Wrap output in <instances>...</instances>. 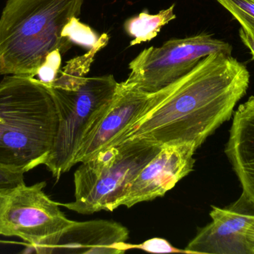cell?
<instances>
[{"label":"cell","mask_w":254,"mask_h":254,"mask_svg":"<svg viewBox=\"0 0 254 254\" xmlns=\"http://www.w3.org/2000/svg\"><path fill=\"white\" fill-rule=\"evenodd\" d=\"M250 78L246 66L232 55H209L183 77L151 94L143 113L114 145L139 138L160 146L190 143L198 149L233 117Z\"/></svg>","instance_id":"6da1fadb"},{"label":"cell","mask_w":254,"mask_h":254,"mask_svg":"<svg viewBox=\"0 0 254 254\" xmlns=\"http://www.w3.org/2000/svg\"><path fill=\"white\" fill-rule=\"evenodd\" d=\"M58 124L53 97L41 81L5 76L0 82V164L24 173L43 165Z\"/></svg>","instance_id":"7a4b0ae2"},{"label":"cell","mask_w":254,"mask_h":254,"mask_svg":"<svg viewBox=\"0 0 254 254\" xmlns=\"http://www.w3.org/2000/svg\"><path fill=\"white\" fill-rule=\"evenodd\" d=\"M84 0H7L0 16V75L34 78L49 54L73 43L63 35Z\"/></svg>","instance_id":"3957f363"},{"label":"cell","mask_w":254,"mask_h":254,"mask_svg":"<svg viewBox=\"0 0 254 254\" xmlns=\"http://www.w3.org/2000/svg\"><path fill=\"white\" fill-rule=\"evenodd\" d=\"M161 148L153 142L134 138L101 151L77 169L75 199L61 206L83 215L114 211L121 207L136 176Z\"/></svg>","instance_id":"277c9868"},{"label":"cell","mask_w":254,"mask_h":254,"mask_svg":"<svg viewBox=\"0 0 254 254\" xmlns=\"http://www.w3.org/2000/svg\"><path fill=\"white\" fill-rule=\"evenodd\" d=\"M119 83L113 75L85 77L74 89L49 86L59 124L43 165L57 180L75 165L79 148L92 125L111 103Z\"/></svg>","instance_id":"5b68a950"},{"label":"cell","mask_w":254,"mask_h":254,"mask_svg":"<svg viewBox=\"0 0 254 254\" xmlns=\"http://www.w3.org/2000/svg\"><path fill=\"white\" fill-rule=\"evenodd\" d=\"M232 52V45L205 32L172 38L161 46L140 52L128 64L130 73L125 82L146 93H155L183 77L209 55Z\"/></svg>","instance_id":"8992f818"},{"label":"cell","mask_w":254,"mask_h":254,"mask_svg":"<svg viewBox=\"0 0 254 254\" xmlns=\"http://www.w3.org/2000/svg\"><path fill=\"white\" fill-rule=\"evenodd\" d=\"M46 186V182L24 183L0 195V235L18 237L37 254L74 222L45 193Z\"/></svg>","instance_id":"52a82bcc"},{"label":"cell","mask_w":254,"mask_h":254,"mask_svg":"<svg viewBox=\"0 0 254 254\" xmlns=\"http://www.w3.org/2000/svg\"><path fill=\"white\" fill-rule=\"evenodd\" d=\"M210 216L211 222L190 242L186 254H251L246 234L254 219V207L245 195L227 207L212 206Z\"/></svg>","instance_id":"ba28073f"},{"label":"cell","mask_w":254,"mask_h":254,"mask_svg":"<svg viewBox=\"0 0 254 254\" xmlns=\"http://www.w3.org/2000/svg\"><path fill=\"white\" fill-rule=\"evenodd\" d=\"M196 150L190 143L162 146L136 176L121 206L130 208L164 196L193 171Z\"/></svg>","instance_id":"9c48e42d"},{"label":"cell","mask_w":254,"mask_h":254,"mask_svg":"<svg viewBox=\"0 0 254 254\" xmlns=\"http://www.w3.org/2000/svg\"><path fill=\"white\" fill-rule=\"evenodd\" d=\"M150 95L125 82L119 83L111 103L86 133L76 155L75 165L113 146L143 113Z\"/></svg>","instance_id":"30bf717a"},{"label":"cell","mask_w":254,"mask_h":254,"mask_svg":"<svg viewBox=\"0 0 254 254\" xmlns=\"http://www.w3.org/2000/svg\"><path fill=\"white\" fill-rule=\"evenodd\" d=\"M128 238V229L117 222L74 221L41 254H125L133 249L127 244Z\"/></svg>","instance_id":"8fae6325"},{"label":"cell","mask_w":254,"mask_h":254,"mask_svg":"<svg viewBox=\"0 0 254 254\" xmlns=\"http://www.w3.org/2000/svg\"><path fill=\"white\" fill-rule=\"evenodd\" d=\"M225 153L240 182L242 194L254 207V95L234 111Z\"/></svg>","instance_id":"7c38bea8"},{"label":"cell","mask_w":254,"mask_h":254,"mask_svg":"<svg viewBox=\"0 0 254 254\" xmlns=\"http://www.w3.org/2000/svg\"><path fill=\"white\" fill-rule=\"evenodd\" d=\"M175 6L176 4H173L168 8L160 10L156 14H151L144 10L127 19L124 28L127 35L132 38L129 46L149 42L156 37L163 27L176 19Z\"/></svg>","instance_id":"4fadbf2b"},{"label":"cell","mask_w":254,"mask_h":254,"mask_svg":"<svg viewBox=\"0 0 254 254\" xmlns=\"http://www.w3.org/2000/svg\"><path fill=\"white\" fill-rule=\"evenodd\" d=\"M254 40V0H216Z\"/></svg>","instance_id":"5bb4252c"},{"label":"cell","mask_w":254,"mask_h":254,"mask_svg":"<svg viewBox=\"0 0 254 254\" xmlns=\"http://www.w3.org/2000/svg\"><path fill=\"white\" fill-rule=\"evenodd\" d=\"M63 35L69 39L74 44L81 45L89 49L93 48L99 42L101 37H98L95 32L85 24L81 23L78 17H74L67 24L64 28Z\"/></svg>","instance_id":"9a60e30c"},{"label":"cell","mask_w":254,"mask_h":254,"mask_svg":"<svg viewBox=\"0 0 254 254\" xmlns=\"http://www.w3.org/2000/svg\"><path fill=\"white\" fill-rule=\"evenodd\" d=\"M61 56L62 54L59 50L55 51L48 55L46 61L39 70V80L45 85H49L58 77L61 70Z\"/></svg>","instance_id":"2e32d148"},{"label":"cell","mask_w":254,"mask_h":254,"mask_svg":"<svg viewBox=\"0 0 254 254\" xmlns=\"http://www.w3.org/2000/svg\"><path fill=\"white\" fill-rule=\"evenodd\" d=\"M25 183L24 172L0 164V195Z\"/></svg>","instance_id":"e0dca14e"},{"label":"cell","mask_w":254,"mask_h":254,"mask_svg":"<svg viewBox=\"0 0 254 254\" xmlns=\"http://www.w3.org/2000/svg\"><path fill=\"white\" fill-rule=\"evenodd\" d=\"M134 249H140L143 252L149 253L164 254V253H185V250H179L173 247L167 240L161 238H153L146 240L142 244L138 246H133Z\"/></svg>","instance_id":"ac0fdd59"},{"label":"cell","mask_w":254,"mask_h":254,"mask_svg":"<svg viewBox=\"0 0 254 254\" xmlns=\"http://www.w3.org/2000/svg\"><path fill=\"white\" fill-rule=\"evenodd\" d=\"M239 34H240V39H241L242 42L244 43L245 46H247L249 48V50L251 51L252 53V58L254 60V40L253 38L248 35L244 30L243 28H240V31H239Z\"/></svg>","instance_id":"d6986e66"},{"label":"cell","mask_w":254,"mask_h":254,"mask_svg":"<svg viewBox=\"0 0 254 254\" xmlns=\"http://www.w3.org/2000/svg\"><path fill=\"white\" fill-rule=\"evenodd\" d=\"M246 239H247L248 246H249L251 254H254V219L248 229Z\"/></svg>","instance_id":"ffe728a7"}]
</instances>
